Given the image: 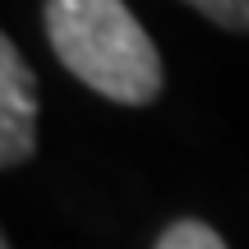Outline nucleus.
<instances>
[{
	"label": "nucleus",
	"mask_w": 249,
	"mask_h": 249,
	"mask_svg": "<svg viewBox=\"0 0 249 249\" xmlns=\"http://www.w3.org/2000/svg\"><path fill=\"white\" fill-rule=\"evenodd\" d=\"M157 249H226V240H222V235H217L208 222L185 217V222H171L166 231H161Z\"/></svg>",
	"instance_id": "nucleus-3"
},
{
	"label": "nucleus",
	"mask_w": 249,
	"mask_h": 249,
	"mask_svg": "<svg viewBox=\"0 0 249 249\" xmlns=\"http://www.w3.org/2000/svg\"><path fill=\"white\" fill-rule=\"evenodd\" d=\"M0 249H14V245H9V240H0Z\"/></svg>",
	"instance_id": "nucleus-5"
},
{
	"label": "nucleus",
	"mask_w": 249,
	"mask_h": 249,
	"mask_svg": "<svg viewBox=\"0 0 249 249\" xmlns=\"http://www.w3.org/2000/svg\"><path fill=\"white\" fill-rule=\"evenodd\" d=\"M46 42L79 83L120 107H148L166 83L157 46L124 0H46Z\"/></svg>",
	"instance_id": "nucleus-1"
},
{
	"label": "nucleus",
	"mask_w": 249,
	"mask_h": 249,
	"mask_svg": "<svg viewBox=\"0 0 249 249\" xmlns=\"http://www.w3.org/2000/svg\"><path fill=\"white\" fill-rule=\"evenodd\" d=\"M226 33H249V0H185Z\"/></svg>",
	"instance_id": "nucleus-4"
},
{
	"label": "nucleus",
	"mask_w": 249,
	"mask_h": 249,
	"mask_svg": "<svg viewBox=\"0 0 249 249\" xmlns=\"http://www.w3.org/2000/svg\"><path fill=\"white\" fill-rule=\"evenodd\" d=\"M37 152V79L18 46L0 42V166L14 171Z\"/></svg>",
	"instance_id": "nucleus-2"
}]
</instances>
